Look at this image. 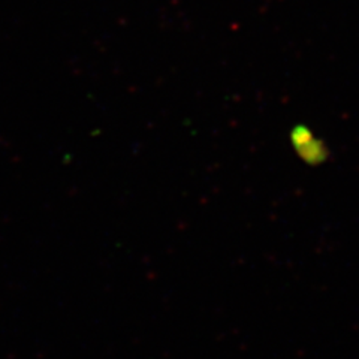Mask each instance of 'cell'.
Wrapping results in <instances>:
<instances>
[]
</instances>
